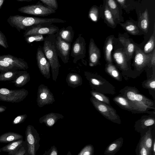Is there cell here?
<instances>
[{"label":"cell","mask_w":155,"mask_h":155,"mask_svg":"<svg viewBox=\"0 0 155 155\" xmlns=\"http://www.w3.org/2000/svg\"><path fill=\"white\" fill-rule=\"evenodd\" d=\"M12 27L15 28L19 32L32 26L46 23H64L66 21L58 18H45L25 16L16 15L10 16L7 20Z\"/></svg>","instance_id":"1"},{"label":"cell","mask_w":155,"mask_h":155,"mask_svg":"<svg viewBox=\"0 0 155 155\" xmlns=\"http://www.w3.org/2000/svg\"><path fill=\"white\" fill-rule=\"evenodd\" d=\"M55 34L47 35L45 38L42 47L43 51L49 61L51 68L53 79L56 81L61 66L58 59Z\"/></svg>","instance_id":"2"},{"label":"cell","mask_w":155,"mask_h":155,"mask_svg":"<svg viewBox=\"0 0 155 155\" xmlns=\"http://www.w3.org/2000/svg\"><path fill=\"white\" fill-rule=\"evenodd\" d=\"M120 91L122 95L132 104L139 112H145L148 109H154L153 102L138 93L136 89L127 87Z\"/></svg>","instance_id":"3"},{"label":"cell","mask_w":155,"mask_h":155,"mask_svg":"<svg viewBox=\"0 0 155 155\" xmlns=\"http://www.w3.org/2000/svg\"><path fill=\"white\" fill-rule=\"evenodd\" d=\"M25 134L26 150L25 155H36L39 147V134L34 127L30 125L27 127Z\"/></svg>","instance_id":"4"},{"label":"cell","mask_w":155,"mask_h":155,"mask_svg":"<svg viewBox=\"0 0 155 155\" xmlns=\"http://www.w3.org/2000/svg\"><path fill=\"white\" fill-rule=\"evenodd\" d=\"M28 94V91L24 88L10 90L6 88H0V101L18 103L23 101Z\"/></svg>","instance_id":"5"},{"label":"cell","mask_w":155,"mask_h":155,"mask_svg":"<svg viewBox=\"0 0 155 155\" xmlns=\"http://www.w3.org/2000/svg\"><path fill=\"white\" fill-rule=\"evenodd\" d=\"M91 101L96 110L105 117L113 122L121 124L119 116L110 106L97 100L93 97H91Z\"/></svg>","instance_id":"6"},{"label":"cell","mask_w":155,"mask_h":155,"mask_svg":"<svg viewBox=\"0 0 155 155\" xmlns=\"http://www.w3.org/2000/svg\"><path fill=\"white\" fill-rule=\"evenodd\" d=\"M59 30L58 27L51 23H44L29 27L24 33L25 38L36 35L55 34Z\"/></svg>","instance_id":"7"},{"label":"cell","mask_w":155,"mask_h":155,"mask_svg":"<svg viewBox=\"0 0 155 155\" xmlns=\"http://www.w3.org/2000/svg\"><path fill=\"white\" fill-rule=\"evenodd\" d=\"M18 11L22 13L41 16H47L56 12L55 11L45 6L39 1L36 4L21 7Z\"/></svg>","instance_id":"8"},{"label":"cell","mask_w":155,"mask_h":155,"mask_svg":"<svg viewBox=\"0 0 155 155\" xmlns=\"http://www.w3.org/2000/svg\"><path fill=\"white\" fill-rule=\"evenodd\" d=\"M86 43L84 38L79 35L73 44L71 56L73 58L74 63L84 58L86 54Z\"/></svg>","instance_id":"9"},{"label":"cell","mask_w":155,"mask_h":155,"mask_svg":"<svg viewBox=\"0 0 155 155\" xmlns=\"http://www.w3.org/2000/svg\"><path fill=\"white\" fill-rule=\"evenodd\" d=\"M36 58L38 66L41 73L45 78L49 79L50 76V64L40 46L37 49Z\"/></svg>","instance_id":"10"},{"label":"cell","mask_w":155,"mask_h":155,"mask_svg":"<svg viewBox=\"0 0 155 155\" xmlns=\"http://www.w3.org/2000/svg\"><path fill=\"white\" fill-rule=\"evenodd\" d=\"M56 47L58 56L64 63H68L69 59L71 44L64 41L58 36H56Z\"/></svg>","instance_id":"11"},{"label":"cell","mask_w":155,"mask_h":155,"mask_svg":"<svg viewBox=\"0 0 155 155\" xmlns=\"http://www.w3.org/2000/svg\"><path fill=\"white\" fill-rule=\"evenodd\" d=\"M54 101L53 95L45 86H40L38 93L37 102L40 107L52 103Z\"/></svg>","instance_id":"12"},{"label":"cell","mask_w":155,"mask_h":155,"mask_svg":"<svg viewBox=\"0 0 155 155\" xmlns=\"http://www.w3.org/2000/svg\"><path fill=\"white\" fill-rule=\"evenodd\" d=\"M152 54H146L141 49L136 50L134 60V65L140 70L148 65L150 62Z\"/></svg>","instance_id":"13"},{"label":"cell","mask_w":155,"mask_h":155,"mask_svg":"<svg viewBox=\"0 0 155 155\" xmlns=\"http://www.w3.org/2000/svg\"><path fill=\"white\" fill-rule=\"evenodd\" d=\"M0 59L8 62L19 70H25L28 68L27 63L23 59L18 58L11 54L0 55Z\"/></svg>","instance_id":"14"},{"label":"cell","mask_w":155,"mask_h":155,"mask_svg":"<svg viewBox=\"0 0 155 155\" xmlns=\"http://www.w3.org/2000/svg\"><path fill=\"white\" fill-rule=\"evenodd\" d=\"M88 52L89 65L90 66H93L97 64L100 59L101 52L93 38L90 40Z\"/></svg>","instance_id":"15"},{"label":"cell","mask_w":155,"mask_h":155,"mask_svg":"<svg viewBox=\"0 0 155 155\" xmlns=\"http://www.w3.org/2000/svg\"><path fill=\"white\" fill-rule=\"evenodd\" d=\"M154 118H145L137 122L135 125V130L142 134L155 124Z\"/></svg>","instance_id":"16"},{"label":"cell","mask_w":155,"mask_h":155,"mask_svg":"<svg viewBox=\"0 0 155 155\" xmlns=\"http://www.w3.org/2000/svg\"><path fill=\"white\" fill-rule=\"evenodd\" d=\"M113 56L116 64L121 69L124 71L128 69L124 51L117 50L114 52Z\"/></svg>","instance_id":"17"},{"label":"cell","mask_w":155,"mask_h":155,"mask_svg":"<svg viewBox=\"0 0 155 155\" xmlns=\"http://www.w3.org/2000/svg\"><path fill=\"white\" fill-rule=\"evenodd\" d=\"M55 35L59 36L66 42L71 44L74 37V32L72 27L69 26L59 29Z\"/></svg>","instance_id":"18"},{"label":"cell","mask_w":155,"mask_h":155,"mask_svg":"<svg viewBox=\"0 0 155 155\" xmlns=\"http://www.w3.org/2000/svg\"><path fill=\"white\" fill-rule=\"evenodd\" d=\"M25 143L23 139L8 143L1 149V151L8 153V155H14L18 150Z\"/></svg>","instance_id":"19"},{"label":"cell","mask_w":155,"mask_h":155,"mask_svg":"<svg viewBox=\"0 0 155 155\" xmlns=\"http://www.w3.org/2000/svg\"><path fill=\"white\" fill-rule=\"evenodd\" d=\"M124 139L120 137L111 143L106 148L104 154L105 155H114L122 147Z\"/></svg>","instance_id":"20"},{"label":"cell","mask_w":155,"mask_h":155,"mask_svg":"<svg viewBox=\"0 0 155 155\" xmlns=\"http://www.w3.org/2000/svg\"><path fill=\"white\" fill-rule=\"evenodd\" d=\"M113 100L117 104L124 109L133 112H139L132 104L122 95L116 96Z\"/></svg>","instance_id":"21"},{"label":"cell","mask_w":155,"mask_h":155,"mask_svg":"<svg viewBox=\"0 0 155 155\" xmlns=\"http://www.w3.org/2000/svg\"><path fill=\"white\" fill-rule=\"evenodd\" d=\"M29 73L26 71H20L16 78L11 81L17 87H21L26 84L30 80Z\"/></svg>","instance_id":"22"},{"label":"cell","mask_w":155,"mask_h":155,"mask_svg":"<svg viewBox=\"0 0 155 155\" xmlns=\"http://www.w3.org/2000/svg\"><path fill=\"white\" fill-rule=\"evenodd\" d=\"M140 140L144 146L150 152H152L153 140L151 134V128H149L147 131L141 134Z\"/></svg>","instance_id":"23"},{"label":"cell","mask_w":155,"mask_h":155,"mask_svg":"<svg viewBox=\"0 0 155 155\" xmlns=\"http://www.w3.org/2000/svg\"><path fill=\"white\" fill-rule=\"evenodd\" d=\"M23 136L17 133L9 132L0 136V143H9L18 140L23 139Z\"/></svg>","instance_id":"24"},{"label":"cell","mask_w":155,"mask_h":155,"mask_svg":"<svg viewBox=\"0 0 155 155\" xmlns=\"http://www.w3.org/2000/svg\"><path fill=\"white\" fill-rule=\"evenodd\" d=\"M119 40L124 47L125 54L127 61H128L133 55L134 51L135 46L134 44L131 43L129 39L120 37Z\"/></svg>","instance_id":"25"},{"label":"cell","mask_w":155,"mask_h":155,"mask_svg":"<svg viewBox=\"0 0 155 155\" xmlns=\"http://www.w3.org/2000/svg\"><path fill=\"white\" fill-rule=\"evenodd\" d=\"M113 38H109L106 41L104 47V52L105 59L108 64H110L112 63L111 53L113 49Z\"/></svg>","instance_id":"26"},{"label":"cell","mask_w":155,"mask_h":155,"mask_svg":"<svg viewBox=\"0 0 155 155\" xmlns=\"http://www.w3.org/2000/svg\"><path fill=\"white\" fill-rule=\"evenodd\" d=\"M54 113L49 114L40 118V122L44 123L48 126H52L59 118L60 114Z\"/></svg>","instance_id":"27"},{"label":"cell","mask_w":155,"mask_h":155,"mask_svg":"<svg viewBox=\"0 0 155 155\" xmlns=\"http://www.w3.org/2000/svg\"><path fill=\"white\" fill-rule=\"evenodd\" d=\"M20 70L9 71L0 73V81H12L18 75Z\"/></svg>","instance_id":"28"},{"label":"cell","mask_w":155,"mask_h":155,"mask_svg":"<svg viewBox=\"0 0 155 155\" xmlns=\"http://www.w3.org/2000/svg\"><path fill=\"white\" fill-rule=\"evenodd\" d=\"M139 22L141 28L144 32L147 33L149 25V15L147 9L140 15Z\"/></svg>","instance_id":"29"},{"label":"cell","mask_w":155,"mask_h":155,"mask_svg":"<svg viewBox=\"0 0 155 155\" xmlns=\"http://www.w3.org/2000/svg\"><path fill=\"white\" fill-rule=\"evenodd\" d=\"M120 24L127 31L131 34L136 35H138L139 32L137 27L131 22L127 21L124 24Z\"/></svg>","instance_id":"30"},{"label":"cell","mask_w":155,"mask_h":155,"mask_svg":"<svg viewBox=\"0 0 155 155\" xmlns=\"http://www.w3.org/2000/svg\"><path fill=\"white\" fill-rule=\"evenodd\" d=\"M107 72L114 79L119 81L121 79L120 74L115 67L111 64H108L106 68Z\"/></svg>","instance_id":"31"},{"label":"cell","mask_w":155,"mask_h":155,"mask_svg":"<svg viewBox=\"0 0 155 155\" xmlns=\"http://www.w3.org/2000/svg\"><path fill=\"white\" fill-rule=\"evenodd\" d=\"M135 153L136 155H152V152L146 148L140 140L136 147Z\"/></svg>","instance_id":"32"},{"label":"cell","mask_w":155,"mask_h":155,"mask_svg":"<svg viewBox=\"0 0 155 155\" xmlns=\"http://www.w3.org/2000/svg\"><path fill=\"white\" fill-rule=\"evenodd\" d=\"M155 29L154 27L153 35L144 46L143 52L145 53H149L154 49L155 43Z\"/></svg>","instance_id":"33"},{"label":"cell","mask_w":155,"mask_h":155,"mask_svg":"<svg viewBox=\"0 0 155 155\" xmlns=\"http://www.w3.org/2000/svg\"><path fill=\"white\" fill-rule=\"evenodd\" d=\"M92 97L97 100L110 106L109 98L107 96L100 92L95 91H91Z\"/></svg>","instance_id":"34"},{"label":"cell","mask_w":155,"mask_h":155,"mask_svg":"<svg viewBox=\"0 0 155 155\" xmlns=\"http://www.w3.org/2000/svg\"><path fill=\"white\" fill-rule=\"evenodd\" d=\"M107 4L109 8L116 18L118 17V8L117 3L113 0H108L107 1Z\"/></svg>","instance_id":"35"},{"label":"cell","mask_w":155,"mask_h":155,"mask_svg":"<svg viewBox=\"0 0 155 155\" xmlns=\"http://www.w3.org/2000/svg\"><path fill=\"white\" fill-rule=\"evenodd\" d=\"M13 70H19L8 62L0 59V71L1 72Z\"/></svg>","instance_id":"36"},{"label":"cell","mask_w":155,"mask_h":155,"mask_svg":"<svg viewBox=\"0 0 155 155\" xmlns=\"http://www.w3.org/2000/svg\"><path fill=\"white\" fill-rule=\"evenodd\" d=\"M104 15L105 18L107 22L112 26H114L115 24L114 19L112 14L107 4L105 6Z\"/></svg>","instance_id":"37"},{"label":"cell","mask_w":155,"mask_h":155,"mask_svg":"<svg viewBox=\"0 0 155 155\" xmlns=\"http://www.w3.org/2000/svg\"><path fill=\"white\" fill-rule=\"evenodd\" d=\"M45 38L43 35H36L27 36L25 38V40L28 44L34 42L44 41Z\"/></svg>","instance_id":"38"},{"label":"cell","mask_w":155,"mask_h":155,"mask_svg":"<svg viewBox=\"0 0 155 155\" xmlns=\"http://www.w3.org/2000/svg\"><path fill=\"white\" fill-rule=\"evenodd\" d=\"M88 16L92 21H97L98 17V11L97 8L94 6L91 7L89 12Z\"/></svg>","instance_id":"39"},{"label":"cell","mask_w":155,"mask_h":155,"mask_svg":"<svg viewBox=\"0 0 155 155\" xmlns=\"http://www.w3.org/2000/svg\"><path fill=\"white\" fill-rule=\"evenodd\" d=\"M94 148L91 144L85 146L81 151L78 155H93Z\"/></svg>","instance_id":"40"},{"label":"cell","mask_w":155,"mask_h":155,"mask_svg":"<svg viewBox=\"0 0 155 155\" xmlns=\"http://www.w3.org/2000/svg\"><path fill=\"white\" fill-rule=\"evenodd\" d=\"M44 5L55 11L58 8V2L56 0H40Z\"/></svg>","instance_id":"41"},{"label":"cell","mask_w":155,"mask_h":155,"mask_svg":"<svg viewBox=\"0 0 155 155\" xmlns=\"http://www.w3.org/2000/svg\"><path fill=\"white\" fill-rule=\"evenodd\" d=\"M146 88L155 90V78H151L145 81L143 84Z\"/></svg>","instance_id":"42"},{"label":"cell","mask_w":155,"mask_h":155,"mask_svg":"<svg viewBox=\"0 0 155 155\" xmlns=\"http://www.w3.org/2000/svg\"><path fill=\"white\" fill-rule=\"evenodd\" d=\"M27 117L26 114H24L19 115L16 117L12 122V124L13 125H16L20 124L24 121Z\"/></svg>","instance_id":"43"},{"label":"cell","mask_w":155,"mask_h":155,"mask_svg":"<svg viewBox=\"0 0 155 155\" xmlns=\"http://www.w3.org/2000/svg\"><path fill=\"white\" fill-rule=\"evenodd\" d=\"M0 45L5 49L8 48L7 38L4 34L0 31Z\"/></svg>","instance_id":"44"},{"label":"cell","mask_w":155,"mask_h":155,"mask_svg":"<svg viewBox=\"0 0 155 155\" xmlns=\"http://www.w3.org/2000/svg\"><path fill=\"white\" fill-rule=\"evenodd\" d=\"M90 81L93 85L96 86L98 88L100 86H104V82L101 81L99 79L92 78L90 79Z\"/></svg>","instance_id":"45"},{"label":"cell","mask_w":155,"mask_h":155,"mask_svg":"<svg viewBox=\"0 0 155 155\" xmlns=\"http://www.w3.org/2000/svg\"><path fill=\"white\" fill-rule=\"evenodd\" d=\"M26 148L25 141L24 144L21 146L18 151L14 155H25L26 152Z\"/></svg>","instance_id":"46"},{"label":"cell","mask_w":155,"mask_h":155,"mask_svg":"<svg viewBox=\"0 0 155 155\" xmlns=\"http://www.w3.org/2000/svg\"><path fill=\"white\" fill-rule=\"evenodd\" d=\"M71 75L69 78L70 82L72 84H76L79 82V78L77 74H72Z\"/></svg>","instance_id":"47"},{"label":"cell","mask_w":155,"mask_h":155,"mask_svg":"<svg viewBox=\"0 0 155 155\" xmlns=\"http://www.w3.org/2000/svg\"><path fill=\"white\" fill-rule=\"evenodd\" d=\"M155 49H154L153 50V53H152V55L151 56L150 61V63H151V64L152 66L155 65Z\"/></svg>","instance_id":"48"},{"label":"cell","mask_w":155,"mask_h":155,"mask_svg":"<svg viewBox=\"0 0 155 155\" xmlns=\"http://www.w3.org/2000/svg\"><path fill=\"white\" fill-rule=\"evenodd\" d=\"M49 155H58V151L55 146H54L52 148Z\"/></svg>","instance_id":"49"},{"label":"cell","mask_w":155,"mask_h":155,"mask_svg":"<svg viewBox=\"0 0 155 155\" xmlns=\"http://www.w3.org/2000/svg\"><path fill=\"white\" fill-rule=\"evenodd\" d=\"M151 155H155V138H154L153 140V143L152 147V150Z\"/></svg>","instance_id":"50"},{"label":"cell","mask_w":155,"mask_h":155,"mask_svg":"<svg viewBox=\"0 0 155 155\" xmlns=\"http://www.w3.org/2000/svg\"><path fill=\"white\" fill-rule=\"evenodd\" d=\"M7 107L5 106L0 105V113H2L5 111Z\"/></svg>","instance_id":"51"},{"label":"cell","mask_w":155,"mask_h":155,"mask_svg":"<svg viewBox=\"0 0 155 155\" xmlns=\"http://www.w3.org/2000/svg\"><path fill=\"white\" fill-rule=\"evenodd\" d=\"M119 4L122 5H124L125 3V0H116Z\"/></svg>","instance_id":"52"},{"label":"cell","mask_w":155,"mask_h":155,"mask_svg":"<svg viewBox=\"0 0 155 155\" xmlns=\"http://www.w3.org/2000/svg\"><path fill=\"white\" fill-rule=\"evenodd\" d=\"M5 0H0V9L3 5Z\"/></svg>","instance_id":"53"},{"label":"cell","mask_w":155,"mask_h":155,"mask_svg":"<svg viewBox=\"0 0 155 155\" xmlns=\"http://www.w3.org/2000/svg\"><path fill=\"white\" fill-rule=\"evenodd\" d=\"M18 2H29L32 1L33 0H16Z\"/></svg>","instance_id":"54"},{"label":"cell","mask_w":155,"mask_h":155,"mask_svg":"<svg viewBox=\"0 0 155 155\" xmlns=\"http://www.w3.org/2000/svg\"><path fill=\"white\" fill-rule=\"evenodd\" d=\"M67 155H71V152L70 151L68 152Z\"/></svg>","instance_id":"55"}]
</instances>
